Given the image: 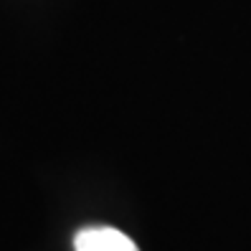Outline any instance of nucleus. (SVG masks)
<instances>
[{
  "label": "nucleus",
  "mask_w": 251,
  "mask_h": 251,
  "mask_svg": "<svg viewBox=\"0 0 251 251\" xmlns=\"http://www.w3.org/2000/svg\"><path fill=\"white\" fill-rule=\"evenodd\" d=\"M74 249L76 251H137L135 241L127 233L117 231L112 226L81 228L74 236Z\"/></svg>",
  "instance_id": "f257e3e1"
}]
</instances>
